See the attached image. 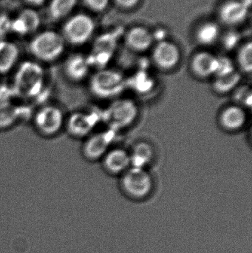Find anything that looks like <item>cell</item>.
<instances>
[{
	"mask_svg": "<svg viewBox=\"0 0 252 253\" xmlns=\"http://www.w3.org/2000/svg\"><path fill=\"white\" fill-rule=\"evenodd\" d=\"M13 71L12 87L16 96L32 99L41 93L45 83V71L41 63L35 60L23 61Z\"/></svg>",
	"mask_w": 252,
	"mask_h": 253,
	"instance_id": "1",
	"label": "cell"
},
{
	"mask_svg": "<svg viewBox=\"0 0 252 253\" xmlns=\"http://www.w3.org/2000/svg\"><path fill=\"white\" fill-rule=\"evenodd\" d=\"M66 42L61 33L46 30L36 34L28 44L31 56L39 63H53L65 53Z\"/></svg>",
	"mask_w": 252,
	"mask_h": 253,
	"instance_id": "2",
	"label": "cell"
},
{
	"mask_svg": "<svg viewBox=\"0 0 252 253\" xmlns=\"http://www.w3.org/2000/svg\"><path fill=\"white\" fill-rule=\"evenodd\" d=\"M127 82L124 76L115 70L99 69L89 80V90L98 99H108L121 94Z\"/></svg>",
	"mask_w": 252,
	"mask_h": 253,
	"instance_id": "3",
	"label": "cell"
},
{
	"mask_svg": "<svg viewBox=\"0 0 252 253\" xmlns=\"http://www.w3.org/2000/svg\"><path fill=\"white\" fill-rule=\"evenodd\" d=\"M94 30V21L90 16L85 13H77L66 19L61 34L66 44L81 46L90 40Z\"/></svg>",
	"mask_w": 252,
	"mask_h": 253,
	"instance_id": "4",
	"label": "cell"
},
{
	"mask_svg": "<svg viewBox=\"0 0 252 253\" xmlns=\"http://www.w3.org/2000/svg\"><path fill=\"white\" fill-rule=\"evenodd\" d=\"M121 189L124 193L135 200L146 199L153 189V180L144 168H129L122 174Z\"/></svg>",
	"mask_w": 252,
	"mask_h": 253,
	"instance_id": "5",
	"label": "cell"
},
{
	"mask_svg": "<svg viewBox=\"0 0 252 253\" xmlns=\"http://www.w3.org/2000/svg\"><path fill=\"white\" fill-rule=\"evenodd\" d=\"M65 117L59 107L47 105L40 108L33 117V126L37 133L44 138L57 135L65 127Z\"/></svg>",
	"mask_w": 252,
	"mask_h": 253,
	"instance_id": "6",
	"label": "cell"
},
{
	"mask_svg": "<svg viewBox=\"0 0 252 253\" xmlns=\"http://www.w3.org/2000/svg\"><path fill=\"white\" fill-rule=\"evenodd\" d=\"M96 123L95 116L90 113L75 111L65 118L64 128L72 138H84L90 135Z\"/></svg>",
	"mask_w": 252,
	"mask_h": 253,
	"instance_id": "7",
	"label": "cell"
},
{
	"mask_svg": "<svg viewBox=\"0 0 252 253\" xmlns=\"http://www.w3.org/2000/svg\"><path fill=\"white\" fill-rule=\"evenodd\" d=\"M41 25L39 13L34 8L22 9L14 18H12V34L18 36L28 35L36 32Z\"/></svg>",
	"mask_w": 252,
	"mask_h": 253,
	"instance_id": "8",
	"label": "cell"
},
{
	"mask_svg": "<svg viewBox=\"0 0 252 253\" xmlns=\"http://www.w3.org/2000/svg\"><path fill=\"white\" fill-rule=\"evenodd\" d=\"M90 68L87 56L81 53H73L65 59L62 70L64 75L70 82L78 83L85 80Z\"/></svg>",
	"mask_w": 252,
	"mask_h": 253,
	"instance_id": "9",
	"label": "cell"
},
{
	"mask_svg": "<svg viewBox=\"0 0 252 253\" xmlns=\"http://www.w3.org/2000/svg\"><path fill=\"white\" fill-rule=\"evenodd\" d=\"M152 59L158 68L168 71L176 68L179 63L180 50L173 43L161 42L154 49Z\"/></svg>",
	"mask_w": 252,
	"mask_h": 253,
	"instance_id": "10",
	"label": "cell"
},
{
	"mask_svg": "<svg viewBox=\"0 0 252 253\" xmlns=\"http://www.w3.org/2000/svg\"><path fill=\"white\" fill-rule=\"evenodd\" d=\"M109 133L100 132L87 137L82 147V154L86 159L96 161L103 158L112 141Z\"/></svg>",
	"mask_w": 252,
	"mask_h": 253,
	"instance_id": "11",
	"label": "cell"
},
{
	"mask_svg": "<svg viewBox=\"0 0 252 253\" xmlns=\"http://www.w3.org/2000/svg\"><path fill=\"white\" fill-rule=\"evenodd\" d=\"M138 115L136 104L128 99L116 101L109 109V119L116 126L124 127L133 123Z\"/></svg>",
	"mask_w": 252,
	"mask_h": 253,
	"instance_id": "12",
	"label": "cell"
},
{
	"mask_svg": "<svg viewBox=\"0 0 252 253\" xmlns=\"http://www.w3.org/2000/svg\"><path fill=\"white\" fill-rule=\"evenodd\" d=\"M102 165L105 170L112 175L123 174L131 166L130 153L121 148L108 150L102 158Z\"/></svg>",
	"mask_w": 252,
	"mask_h": 253,
	"instance_id": "13",
	"label": "cell"
},
{
	"mask_svg": "<svg viewBox=\"0 0 252 253\" xmlns=\"http://www.w3.org/2000/svg\"><path fill=\"white\" fill-rule=\"evenodd\" d=\"M219 124L223 129L235 132L242 129L247 121L246 109L238 105H231L220 112Z\"/></svg>",
	"mask_w": 252,
	"mask_h": 253,
	"instance_id": "14",
	"label": "cell"
},
{
	"mask_svg": "<svg viewBox=\"0 0 252 253\" xmlns=\"http://www.w3.org/2000/svg\"><path fill=\"white\" fill-rule=\"evenodd\" d=\"M20 50L13 42L0 40V75H6L14 71L19 65Z\"/></svg>",
	"mask_w": 252,
	"mask_h": 253,
	"instance_id": "15",
	"label": "cell"
},
{
	"mask_svg": "<svg viewBox=\"0 0 252 253\" xmlns=\"http://www.w3.org/2000/svg\"><path fill=\"white\" fill-rule=\"evenodd\" d=\"M217 57L208 52L197 53L191 62V69L200 78H208L215 75L217 69Z\"/></svg>",
	"mask_w": 252,
	"mask_h": 253,
	"instance_id": "16",
	"label": "cell"
},
{
	"mask_svg": "<svg viewBox=\"0 0 252 253\" xmlns=\"http://www.w3.org/2000/svg\"><path fill=\"white\" fill-rule=\"evenodd\" d=\"M248 5L244 1L232 0L223 4L220 9V18L228 25H237L246 19Z\"/></svg>",
	"mask_w": 252,
	"mask_h": 253,
	"instance_id": "17",
	"label": "cell"
},
{
	"mask_svg": "<svg viewBox=\"0 0 252 253\" xmlns=\"http://www.w3.org/2000/svg\"><path fill=\"white\" fill-rule=\"evenodd\" d=\"M78 0H50L47 7V16L51 22H57L71 16Z\"/></svg>",
	"mask_w": 252,
	"mask_h": 253,
	"instance_id": "18",
	"label": "cell"
},
{
	"mask_svg": "<svg viewBox=\"0 0 252 253\" xmlns=\"http://www.w3.org/2000/svg\"><path fill=\"white\" fill-rule=\"evenodd\" d=\"M127 42L132 50L144 51L149 48L152 43V36L146 28L136 27L129 31Z\"/></svg>",
	"mask_w": 252,
	"mask_h": 253,
	"instance_id": "19",
	"label": "cell"
},
{
	"mask_svg": "<svg viewBox=\"0 0 252 253\" xmlns=\"http://www.w3.org/2000/svg\"><path fill=\"white\" fill-rule=\"evenodd\" d=\"M154 150L151 144L142 141L133 147L130 153V163L133 168H144L152 162Z\"/></svg>",
	"mask_w": 252,
	"mask_h": 253,
	"instance_id": "20",
	"label": "cell"
},
{
	"mask_svg": "<svg viewBox=\"0 0 252 253\" xmlns=\"http://www.w3.org/2000/svg\"><path fill=\"white\" fill-rule=\"evenodd\" d=\"M20 108L13 102L2 101L0 102V131L7 130L13 127L20 118Z\"/></svg>",
	"mask_w": 252,
	"mask_h": 253,
	"instance_id": "21",
	"label": "cell"
},
{
	"mask_svg": "<svg viewBox=\"0 0 252 253\" xmlns=\"http://www.w3.org/2000/svg\"><path fill=\"white\" fill-rule=\"evenodd\" d=\"M240 81L241 76L235 71L228 75L216 77L213 83V89L218 94H226L235 90Z\"/></svg>",
	"mask_w": 252,
	"mask_h": 253,
	"instance_id": "22",
	"label": "cell"
},
{
	"mask_svg": "<svg viewBox=\"0 0 252 253\" xmlns=\"http://www.w3.org/2000/svg\"><path fill=\"white\" fill-rule=\"evenodd\" d=\"M220 34V28L214 22L203 24L196 33V39L203 45H210L216 42Z\"/></svg>",
	"mask_w": 252,
	"mask_h": 253,
	"instance_id": "23",
	"label": "cell"
},
{
	"mask_svg": "<svg viewBox=\"0 0 252 253\" xmlns=\"http://www.w3.org/2000/svg\"><path fill=\"white\" fill-rule=\"evenodd\" d=\"M238 62L241 71L251 74L252 71V45L251 43L244 45L238 55Z\"/></svg>",
	"mask_w": 252,
	"mask_h": 253,
	"instance_id": "24",
	"label": "cell"
},
{
	"mask_svg": "<svg viewBox=\"0 0 252 253\" xmlns=\"http://www.w3.org/2000/svg\"><path fill=\"white\" fill-rule=\"evenodd\" d=\"M235 67L230 59L226 57H217L216 77L228 75L235 72Z\"/></svg>",
	"mask_w": 252,
	"mask_h": 253,
	"instance_id": "25",
	"label": "cell"
},
{
	"mask_svg": "<svg viewBox=\"0 0 252 253\" xmlns=\"http://www.w3.org/2000/svg\"><path fill=\"white\" fill-rule=\"evenodd\" d=\"M235 100L237 105L243 107H251L252 102V91L247 87H241L235 91Z\"/></svg>",
	"mask_w": 252,
	"mask_h": 253,
	"instance_id": "26",
	"label": "cell"
},
{
	"mask_svg": "<svg viewBox=\"0 0 252 253\" xmlns=\"http://www.w3.org/2000/svg\"><path fill=\"white\" fill-rule=\"evenodd\" d=\"M86 7L94 12H101L108 7L109 0H83Z\"/></svg>",
	"mask_w": 252,
	"mask_h": 253,
	"instance_id": "27",
	"label": "cell"
},
{
	"mask_svg": "<svg viewBox=\"0 0 252 253\" xmlns=\"http://www.w3.org/2000/svg\"><path fill=\"white\" fill-rule=\"evenodd\" d=\"M12 18L6 16H0V40H4V37L12 34L11 31Z\"/></svg>",
	"mask_w": 252,
	"mask_h": 253,
	"instance_id": "28",
	"label": "cell"
},
{
	"mask_svg": "<svg viewBox=\"0 0 252 253\" xmlns=\"http://www.w3.org/2000/svg\"><path fill=\"white\" fill-rule=\"evenodd\" d=\"M139 0H115L117 4L124 8H130L137 4Z\"/></svg>",
	"mask_w": 252,
	"mask_h": 253,
	"instance_id": "29",
	"label": "cell"
},
{
	"mask_svg": "<svg viewBox=\"0 0 252 253\" xmlns=\"http://www.w3.org/2000/svg\"><path fill=\"white\" fill-rule=\"evenodd\" d=\"M24 1L31 8H36V7L44 5L48 0H24Z\"/></svg>",
	"mask_w": 252,
	"mask_h": 253,
	"instance_id": "30",
	"label": "cell"
}]
</instances>
